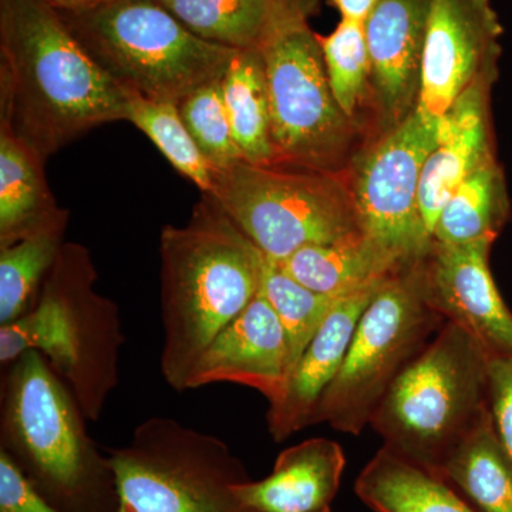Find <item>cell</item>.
<instances>
[{
  "mask_svg": "<svg viewBox=\"0 0 512 512\" xmlns=\"http://www.w3.org/2000/svg\"><path fill=\"white\" fill-rule=\"evenodd\" d=\"M208 195L262 254L276 262L299 249L363 232L349 171L239 161L212 170Z\"/></svg>",
  "mask_w": 512,
  "mask_h": 512,
  "instance_id": "obj_7",
  "label": "cell"
},
{
  "mask_svg": "<svg viewBox=\"0 0 512 512\" xmlns=\"http://www.w3.org/2000/svg\"><path fill=\"white\" fill-rule=\"evenodd\" d=\"M504 28L493 0H433L421 64L417 111L439 124L478 83L500 74Z\"/></svg>",
  "mask_w": 512,
  "mask_h": 512,
  "instance_id": "obj_12",
  "label": "cell"
},
{
  "mask_svg": "<svg viewBox=\"0 0 512 512\" xmlns=\"http://www.w3.org/2000/svg\"><path fill=\"white\" fill-rule=\"evenodd\" d=\"M355 491L376 512H477L444 478L384 444L357 477Z\"/></svg>",
  "mask_w": 512,
  "mask_h": 512,
  "instance_id": "obj_21",
  "label": "cell"
},
{
  "mask_svg": "<svg viewBox=\"0 0 512 512\" xmlns=\"http://www.w3.org/2000/svg\"><path fill=\"white\" fill-rule=\"evenodd\" d=\"M154 2L161 3V5H167V3L171 2V0H154Z\"/></svg>",
  "mask_w": 512,
  "mask_h": 512,
  "instance_id": "obj_35",
  "label": "cell"
},
{
  "mask_svg": "<svg viewBox=\"0 0 512 512\" xmlns=\"http://www.w3.org/2000/svg\"><path fill=\"white\" fill-rule=\"evenodd\" d=\"M346 458L336 441L316 437L288 447L264 480L235 485L239 503L251 512H316L338 494Z\"/></svg>",
  "mask_w": 512,
  "mask_h": 512,
  "instance_id": "obj_18",
  "label": "cell"
},
{
  "mask_svg": "<svg viewBox=\"0 0 512 512\" xmlns=\"http://www.w3.org/2000/svg\"><path fill=\"white\" fill-rule=\"evenodd\" d=\"M495 83L468 89L439 121V137L424 164L420 212L433 238L440 212L451 195L485 161L495 157L490 94Z\"/></svg>",
  "mask_w": 512,
  "mask_h": 512,
  "instance_id": "obj_17",
  "label": "cell"
},
{
  "mask_svg": "<svg viewBox=\"0 0 512 512\" xmlns=\"http://www.w3.org/2000/svg\"><path fill=\"white\" fill-rule=\"evenodd\" d=\"M288 376L284 326L259 292L202 353L185 389L214 383L241 384L261 393L271 404L284 393Z\"/></svg>",
  "mask_w": 512,
  "mask_h": 512,
  "instance_id": "obj_15",
  "label": "cell"
},
{
  "mask_svg": "<svg viewBox=\"0 0 512 512\" xmlns=\"http://www.w3.org/2000/svg\"><path fill=\"white\" fill-rule=\"evenodd\" d=\"M69 212L57 204L45 161L0 123V248L50 231H66Z\"/></svg>",
  "mask_w": 512,
  "mask_h": 512,
  "instance_id": "obj_19",
  "label": "cell"
},
{
  "mask_svg": "<svg viewBox=\"0 0 512 512\" xmlns=\"http://www.w3.org/2000/svg\"><path fill=\"white\" fill-rule=\"evenodd\" d=\"M488 360L470 332L446 320L396 377L369 426L384 446L437 474L447 454L490 410Z\"/></svg>",
  "mask_w": 512,
  "mask_h": 512,
  "instance_id": "obj_5",
  "label": "cell"
},
{
  "mask_svg": "<svg viewBox=\"0 0 512 512\" xmlns=\"http://www.w3.org/2000/svg\"><path fill=\"white\" fill-rule=\"evenodd\" d=\"M164 6L208 42L235 50H259L292 15H316L320 0H171Z\"/></svg>",
  "mask_w": 512,
  "mask_h": 512,
  "instance_id": "obj_20",
  "label": "cell"
},
{
  "mask_svg": "<svg viewBox=\"0 0 512 512\" xmlns=\"http://www.w3.org/2000/svg\"><path fill=\"white\" fill-rule=\"evenodd\" d=\"M439 137V124L414 111L363 144L349 168L360 225L400 264L412 266L430 251L433 238L420 212L424 164Z\"/></svg>",
  "mask_w": 512,
  "mask_h": 512,
  "instance_id": "obj_11",
  "label": "cell"
},
{
  "mask_svg": "<svg viewBox=\"0 0 512 512\" xmlns=\"http://www.w3.org/2000/svg\"><path fill=\"white\" fill-rule=\"evenodd\" d=\"M60 15L126 92L177 106L198 87L221 79L237 52L195 35L154 0H110Z\"/></svg>",
  "mask_w": 512,
  "mask_h": 512,
  "instance_id": "obj_6",
  "label": "cell"
},
{
  "mask_svg": "<svg viewBox=\"0 0 512 512\" xmlns=\"http://www.w3.org/2000/svg\"><path fill=\"white\" fill-rule=\"evenodd\" d=\"M160 369L175 392L212 340L261 289L264 254L208 194L181 227L161 229Z\"/></svg>",
  "mask_w": 512,
  "mask_h": 512,
  "instance_id": "obj_2",
  "label": "cell"
},
{
  "mask_svg": "<svg viewBox=\"0 0 512 512\" xmlns=\"http://www.w3.org/2000/svg\"><path fill=\"white\" fill-rule=\"evenodd\" d=\"M117 512H251L235 485L251 480L224 440L171 417H150L110 448Z\"/></svg>",
  "mask_w": 512,
  "mask_h": 512,
  "instance_id": "obj_8",
  "label": "cell"
},
{
  "mask_svg": "<svg viewBox=\"0 0 512 512\" xmlns=\"http://www.w3.org/2000/svg\"><path fill=\"white\" fill-rule=\"evenodd\" d=\"M313 13L282 22L259 52L264 59L275 163L348 173L359 153L362 126L336 103Z\"/></svg>",
  "mask_w": 512,
  "mask_h": 512,
  "instance_id": "obj_9",
  "label": "cell"
},
{
  "mask_svg": "<svg viewBox=\"0 0 512 512\" xmlns=\"http://www.w3.org/2000/svg\"><path fill=\"white\" fill-rule=\"evenodd\" d=\"M6 367L0 451L62 512H117L116 476L86 416L45 356L28 350Z\"/></svg>",
  "mask_w": 512,
  "mask_h": 512,
  "instance_id": "obj_3",
  "label": "cell"
},
{
  "mask_svg": "<svg viewBox=\"0 0 512 512\" xmlns=\"http://www.w3.org/2000/svg\"><path fill=\"white\" fill-rule=\"evenodd\" d=\"M259 292L274 308L284 326L288 340L291 376L303 352L315 338L340 296L323 295L312 291L289 275L279 262L265 255Z\"/></svg>",
  "mask_w": 512,
  "mask_h": 512,
  "instance_id": "obj_26",
  "label": "cell"
},
{
  "mask_svg": "<svg viewBox=\"0 0 512 512\" xmlns=\"http://www.w3.org/2000/svg\"><path fill=\"white\" fill-rule=\"evenodd\" d=\"M437 476L477 512H512V463L498 439L491 410L447 454Z\"/></svg>",
  "mask_w": 512,
  "mask_h": 512,
  "instance_id": "obj_23",
  "label": "cell"
},
{
  "mask_svg": "<svg viewBox=\"0 0 512 512\" xmlns=\"http://www.w3.org/2000/svg\"><path fill=\"white\" fill-rule=\"evenodd\" d=\"M222 93L232 134L244 160L274 164L271 104L259 50L235 52L222 77Z\"/></svg>",
  "mask_w": 512,
  "mask_h": 512,
  "instance_id": "obj_25",
  "label": "cell"
},
{
  "mask_svg": "<svg viewBox=\"0 0 512 512\" xmlns=\"http://www.w3.org/2000/svg\"><path fill=\"white\" fill-rule=\"evenodd\" d=\"M127 120L146 134L161 154L202 194L211 191L212 170L181 119L177 104L128 93Z\"/></svg>",
  "mask_w": 512,
  "mask_h": 512,
  "instance_id": "obj_28",
  "label": "cell"
},
{
  "mask_svg": "<svg viewBox=\"0 0 512 512\" xmlns=\"http://www.w3.org/2000/svg\"><path fill=\"white\" fill-rule=\"evenodd\" d=\"M316 512H332V510H330V507H329V508H325V510H320V511H316Z\"/></svg>",
  "mask_w": 512,
  "mask_h": 512,
  "instance_id": "obj_36",
  "label": "cell"
},
{
  "mask_svg": "<svg viewBox=\"0 0 512 512\" xmlns=\"http://www.w3.org/2000/svg\"><path fill=\"white\" fill-rule=\"evenodd\" d=\"M59 12H83L110 2V0H45Z\"/></svg>",
  "mask_w": 512,
  "mask_h": 512,
  "instance_id": "obj_34",
  "label": "cell"
},
{
  "mask_svg": "<svg viewBox=\"0 0 512 512\" xmlns=\"http://www.w3.org/2000/svg\"><path fill=\"white\" fill-rule=\"evenodd\" d=\"M222 77L198 87L178 104L181 119L211 170H224L245 161L232 134Z\"/></svg>",
  "mask_w": 512,
  "mask_h": 512,
  "instance_id": "obj_30",
  "label": "cell"
},
{
  "mask_svg": "<svg viewBox=\"0 0 512 512\" xmlns=\"http://www.w3.org/2000/svg\"><path fill=\"white\" fill-rule=\"evenodd\" d=\"M326 2L333 9L338 10L340 19L366 23L373 10L379 5L380 0H326Z\"/></svg>",
  "mask_w": 512,
  "mask_h": 512,
  "instance_id": "obj_33",
  "label": "cell"
},
{
  "mask_svg": "<svg viewBox=\"0 0 512 512\" xmlns=\"http://www.w3.org/2000/svg\"><path fill=\"white\" fill-rule=\"evenodd\" d=\"M126 90L45 0H0V123L43 161L127 120Z\"/></svg>",
  "mask_w": 512,
  "mask_h": 512,
  "instance_id": "obj_1",
  "label": "cell"
},
{
  "mask_svg": "<svg viewBox=\"0 0 512 512\" xmlns=\"http://www.w3.org/2000/svg\"><path fill=\"white\" fill-rule=\"evenodd\" d=\"M433 0H380L366 20L370 55L369 107L377 133L417 110L421 64Z\"/></svg>",
  "mask_w": 512,
  "mask_h": 512,
  "instance_id": "obj_14",
  "label": "cell"
},
{
  "mask_svg": "<svg viewBox=\"0 0 512 512\" xmlns=\"http://www.w3.org/2000/svg\"><path fill=\"white\" fill-rule=\"evenodd\" d=\"M279 264L302 285L330 296L359 291L409 268L365 232L299 249Z\"/></svg>",
  "mask_w": 512,
  "mask_h": 512,
  "instance_id": "obj_22",
  "label": "cell"
},
{
  "mask_svg": "<svg viewBox=\"0 0 512 512\" xmlns=\"http://www.w3.org/2000/svg\"><path fill=\"white\" fill-rule=\"evenodd\" d=\"M390 278L346 293L336 301L292 370L284 393L268 406L266 423L272 439L281 443L298 431L313 426L320 399L345 362L357 323Z\"/></svg>",
  "mask_w": 512,
  "mask_h": 512,
  "instance_id": "obj_16",
  "label": "cell"
},
{
  "mask_svg": "<svg viewBox=\"0 0 512 512\" xmlns=\"http://www.w3.org/2000/svg\"><path fill=\"white\" fill-rule=\"evenodd\" d=\"M488 387L495 430L512 463V357L490 356Z\"/></svg>",
  "mask_w": 512,
  "mask_h": 512,
  "instance_id": "obj_31",
  "label": "cell"
},
{
  "mask_svg": "<svg viewBox=\"0 0 512 512\" xmlns=\"http://www.w3.org/2000/svg\"><path fill=\"white\" fill-rule=\"evenodd\" d=\"M494 241L446 245L433 241L420 259L424 293L446 320L463 326L490 356L512 357V313L490 271Z\"/></svg>",
  "mask_w": 512,
  "mask_h": 512,
  "instance_id": "obj_13",
  "label": "cell"
},
{
  "mask_svg": "<svg viewBox=\"0 0 512 512\" xmlns=\"http://www.w3.org/2000/svg\"><path fill=\"white\" fill-rule=\"evenodd\" d=\"M64 232H43L0 248V326L22 318L33 308L66 242Z\"/></svg>",
  "mask_w": 512,
  "mask_h": 512,
  "instance_id": "obj_27",
  "label": "cell"
},
{
  "mask_svg": "<svg viewBox=\"0 0 512 512\" xmlns=\"http://www.w3.org/2000/svg\"><path fill=\"white\" fill-rule=\"evenodd\" d=\"M0 512L62 511L47 503L6 453L0 451Z\"/></svg>",
  "mask_w": 512,
  "mask_h": 512,
  "instance_id": "obj_32",
  "label": "cell"
},
{
  "mask_svg": "<svg viewBox=\"0 0 512 512\" xmlns=\"http://www.w3.org/2000/svg\"><path fill=\"white\" fill-rule=\"evenodd\" d=\"M510 211L507 181L495 156L468 175L451 195L434 227L433 241L446 245L495 241Z\"/></svg>",
  "mask_w": 512,
  "mask_h": 512,
  "instance_id": "obj_24",
  "label": "cell"
},
{
  "mask_svg": "<svg viewBox=\"0 0 512 512\" xmlns=\"http://www.w3.org/2000/svg\"><path fill=\"white\" fill-rule=\"evenodd\" d=\"M333 97L350 120L362 126L360 113L369 106L370 55L365 23L340 19L328 36H319Z\"/></svg>",
  "mask_w": 512,
  "mask_h": 512,
  "instance_id": "obj_29",
  "label": "cell"
},
{
  "mask_svg": "<svg viewBox=\"0 0 512 512\" xmlns=\"http://www.w3.org/2000/svg\"><path fill=\"white\" fill-rule=\"evenodd\" d=\"M97 281L89 249L64 242L33 308L0 326L2 366L28 350L42 353L93 423L119 384L126 342L119 305L97 292Z\"/></svg>",
  "mask_w": 512,
  "mask_h": 512,
  "instance_id": "obj_4",
  "label": "cell"
},
{
  "mask_svg": "<svg viewBox=\"0 0 512 512\" xmlns=\"http://www.w3.org/2000/svg\"><path fill=\"white\" fill-rule=\"evenodd\" d=\"M444 322L424 293L420 261L393 275L357 323L345 362L320 399L313 424L362 434L396 377Z\"/></svg>",
  "mask_w": 512,
  "mask_h": 512,
  "instance_id": "obj_10",
  "label": "cell"
}]
</instances>
